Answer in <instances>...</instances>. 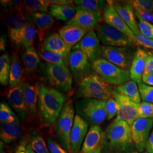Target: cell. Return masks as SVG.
I'll return each instance as SVG.
<instances>
[{
    "mask_svg": "<svg viewBox=\"0 0 153 153\" xmlns=\"http://www.w3.org/2000/svg\"><path fill=\"white\" fill-rule=\"evenodd\" d=\"M25 82L22 81L16 87L11 88L6 93V99L13 109L15 111L21 121L27 119L29 112L23 94V88Z\"/></svg>",
    "mask_w": 153,
    "mask_h": 153,
    "instance_id": "13",
    "label": "cell"
},
{
    "mask_svg": "<svg viewBox=\"0 0 153 153\" xmlns=\"http://www.w3.org/2000/svg\"><path fill=\"white\" fill-rule=\"evenodd\" d=\"M6 43V37L5 35H2L0 39V49L1 51H5Z\"/></svg>",
    "mask_w": 153,
    "mask_h": 153,
    "instance_id": "51",
    "label": "cell"
},
{
    "mask_svg": "<svg viewBox=\"0 0 153 153\" xmlns=\"http://www.w3.org/2000/svg\"><path fill=\"white\" fill-rule=\"evenodd\" d=\"M3 16L9 31V37L30 23L26 15L23 13L22 8L10 9L3 14Z\"/></svg>",
    "mask_w": 153,
    "mask_h": 153,
    "instance_id": "20",
    "label": "cell"
},
{
    "mask_svg": "<svg viewBox=\"0 0 153 153\" xmlns=\"http://www.w3.org/2000/svg\"><path fill=\"white\" fill-rule=\"evenodd\" d=\"M91 64L92 71L111 85L118 86L131 79L129 71L120 68L102 57H99Z\"/></svg>",
    "mask_w": 153,
    "mask_h": 153,
    "instance_id": "5",
    "label": "cell"
},
{
    "mask_svg": "<svg viewBox=\"0 0 153 153\" xmlns=\"http://www.w3.org/2000/svg\"><path fill=\"white\" fill-rule=\"evenodd\" d=\"M138 26L139 31L143 35L148 38L153 40V25L139 20Z\"/></svg>",
    "mask_w": 153,
    "mask_h": 153,
    "instance_id": "42",
    "label": "cell"
},
{
    "mask_svg": "<svg viewBox=\"0 0 153 153\" xmlns=\"http://www.w3.org/2000/svg\"><path fill=\"white\" fill-rule=\"evenodd\" d=\"M1 153H6L4 149V144L2 141L1 142Z\"/></svg>",
    "mask_w": 153,
    "mask_h": 153,
    "instance_id": "53",
    "label": "cell"
},
{
    "mask_svg": "<svg viewBox=\"0 0 153 153\" xmlns=\"http://www.w3.org/2000/svg\"><path fill=\"white\" fill-rule=\"evenodd\" d=\"M22 67L18 57L13 55L11 57V68L9 76V85L10 88L16 87L22 82Z\"/></svg>",
    "mask_w": 153,
    "mask_h": 153,
    "instance_id": "31",
    "label": "cell"
},
{
    "mask_svg": "<svg viewBox=\"0 0 153 153\" xmlns=\"http://www.w3.org/2000/svg\"><path fill=\"white\" fill-rule=\"evenodd\" d=\"M44 49L61 55L69 56L71 48L66 43L59 33H52L44 40Z\"/></svg>",
    "mask_w": 153,
    "mask_h": 153,
    "instance_id": "23",
    "label": "cell"
},
{
    "mask_svg": "<svg viewBox=\"0 0 153 153\" xmlns=\"http://www.w3.org/2000/svg\"><path fill=\"white\" fill-rule=\"evenodd\" d=\"M36 31L31 23L22 28L18 33L9 37L11 42L19 47L26 49L33 46L36 35Z\"/></svg>",
    "mask_w": 153,
    "mask_h": 153,
    "instance_id": "25",
    "label": "cell"
},
{
    "mask_svg": "<svg viewBox=\"0 0 153 153\" xmlns=\"http://www.w3.org/2000/svg\"><path fill=\"white\" fill-rule=\"evenodd\" d=\"M115 86L111 85L95 73L83 78L79 82L78 95L82 98L106 101L114 98Z\"/></svg>",
    "mask_w": 153,
    "mask_h": 153,
    "instance_id": "3",
    "label": "cell"
},
{
    "mask_svg": "<svg viewBox=\"0 0 153 153\" xmlns=\"http://www.w3.org/2000/svg\"><path fill=\"white\" fill-rule=\"evenodd\" d=\"M50 5H65L73 4L74 1L71 0H48Z\"/></svg>",
    "mask_w": 153,
    "mask_h": 153,
    "instance_id": "48",
    "label": "cell"
},
{
    "mask_svg": "<svg viewBox=\"0 0 153 153\" xmlns=\"http://www.w3.org/2000/svg\"><path fill=\"white\" fill-rule=\"evenodd\" d=\"M148 57V52L138 47L135 52L129 69L131 79L136 82L138 85L142 83V76Z\"/></svg>",
    "mask_w": 153,
    "mask_h": 153,
    "instance_id": "21",
    "label": "cell"
},
{
    "mask_svg": "<svg viewBox=\"0 0 153 153\" xmlns=\"http://www.w3.org/2000/svg\"><path fill=\"white\" fill-rule=\"evenodd\" d=\"M136 49L134 47H116L101 45L100 56L124 70L129 71Z\"/></svg>",
    "mask_w": 153,
    "mask_h": 153,
    "instance_id": "8",
    "label": "cell"
},
{
    "mask_svg": "<svg viewBox=\"0 0 153 153\" xmlns=\"http://www.w3.org/2000/svg\"><path fill=\"white\" fill-rule=\"evenodd\" d=\"M26 150H27V153H36L33 150V149H32V148H31V146H30L29 144L27 145Z\"/></svg>",
    "mask_w": 153,
    "mask_h": 153,
    "instance_id": "52",
    "label": "cell"
},
{
    "mask_svg": "<svg viewBox=\"0 0 153 153\" xmlns=\"http://www.w3.org/2000/svg\"><path fill=\"white\" fill-rule=\"evenodd\" d=\"M147 153V152H145V153Z\"/></svg>",
    "mask_w": 153,
    "mask_h": 153,
    "instance_id": "55",
    "label": "cell"
},
{
    "mask_svg": "<svg viewBox=\"0 0 153 153\" xmlns=\"http://www.w3.org/2000/svg\"><path fill=\"white\" fill-rule=\"evenodd\" d=\"M95 33L99 41L106 46L116 47H134L136 44L126 35L106 23L98 25Z\"/></svg>",
    "mask_w": 153,
    "mask_h": 153,
    "instance_id": "9",
    "label": "cell"
},
{
    "mask_svg": "<svg viewBox=\"0 0 153 153\" xmlns=\"http://www.w3.org/2000/svg\"><path fill=\"white\" fill-rule=\"evenodd\" d=\"M105 101L82 98L75 103L76 114L91 126H99L107 119Z\"/></svg>",
    "mask_w": 153,
    "mask_h": 153,
    "instance_id": "6",
    "label": "cell"
},
{
    "mask_svg": "<svg viewBox=\"0 0 153 153\" xmlns=\"http://www.w3.org/2000/svg\"><path fill=\"white\" fill-rule=\"evenodd\" d=\"M1 4L4 7L10 9H18L23 8V1L20 0L1 1Z\"/></svg>",
    "mask_w": 153,
    "mask_h": 153,
    "instance_id": "46",
    "label": "cell"
},
{
    "mask_svg": "<svg viewBox=\"0 0 153 153\" xmlns=\"http://www.w3.org/2000/svg\"><path fill=\"white\" fill-rule=\"evenodd\" d=\"M22 134L20 124H1L0 138L2 141L10 143L15 141Z\"/></svg>",
    "mask_w": 153,
    "mask_h": 153,
    "instance_id": "30",
    "label": "cell"
},
{
    "mask_svg": "<svg viewBox=\"0 0 153 153\" xmlns=\"http://www.w3.org/2000/svg\"><path fill=\"white\" fill-rule=\"evenodd\" d=\"M75 110L72 100H68L61 111L54 127V136L57 142L69 153H71L70 135L76 116Z\"/></svg>",
    "mask_w": 153,
    "mask_h": 153,
    "instance_id": "4",
    "label": "cell"
},
{
    "mask_svg": "<svg viewBox=\"0 0 153 153\" xmlns=\"http://www.w3.org/2000/svg\"><path fill=\"white\" fill-rule=\"evenodd\" d=\"M148 57L143 75H148L153 73V51L148 52Z\"/></svg>",
    "mask_w": 153,
    "mask_h": 153,
    "instance_id": "47",
    "label": "cell"
},
{
    "mask_svg": "<svg viewBox=\"0 0 153 153\" xmlns=\"http://www.w3.org/2000/svg\"><path fill=\"white\" fill-rule=\"evenodd\" d=\"M89 124L79 115L76 114L70 135L71 153H79L88 134Z\"/></svg>",
    "mask_w": 153,
    "mask_h": 153,
    "instance_id": "17",
    "label": "cell"
},
{
    "mask_svg": "<svg viewBox=\"0 0 153 153\" xmlns=\"http://www.w3.org/2000/svg\"><path fill=\"white\" fill-rule=\"evenodd\" d=\"M114 98L117 103L118 112L115 120L124 121L131 126L138 119V104L126 96L115 92Z\"/></svg>",
    "mask_w": 153,
    "mask_h": 153,
    "instance_id": "12",
    "label": "cell"
},
{
    "mask_svg": "<svg viewBox=\"0 0 153 153\" xmlns=\"http://www.w3.org/2000/svg\"><path fill=\"white\" fill-rule=\"evenodd\" d=\"M74 2L79 8L99 13L105 9L107 4L105 1L102 0H76Z\"/></svg>",
    "mask_w": 153,
    "mask_h": 153,
    "instance_id": "34",
    "label": "cell"
},
{
    "mask_svg": "<svg viewBox=\"0 0 153 153\" xmlns=\"http://www.w3.org/2000/svg\"><path fill=\"white\" fill-rule=\"evenodd\" d=\"M39 55L42 59L45 61L47 63L57 65H66V62L68 61L69 57L46 51L43 47H42L39 51Z\"/></svg>",
    "mask_w": 153,
    "mask_h": 153,
    "instance_id": "36",
    "label": "cell"
},
{
    "mask_svg": "<svg viewBox=\"0 0 153 153\" xmlns=\"http://www.w3.org/2000/svg\"><path fill=\"white\" fill-rule=\"evenodd\" d=\"M11 61L8 54L5 53L0 57V82L2 85L9 84Z\"/></svg>",
    "mask_w": 153,
    "mask_h": 153,
    "instance_id": "37",
    "label": "cell"
},
{
    "mask_svg": "<svg viewBox=\"0 0 153 153\" xmlns=\"http://www.w3.org/2000/svg\"><path fill=\"white\" fill-rule=\"evenodd\" d=\"M115 91L117 94L126 96L136 103H141V98L138 85L132 80H129L120 86H115Z\"/></svg>",
    "mask_w": 153,
    "mask_h": 153,
    "instance_id": "29",
    "label": "cell"
},
{
    "mask_svg": "<svg viewBox=\"0 0 153 153\" xmlns=\"http://www.w3.org/2000/svg\"><path fill=\"white\" fill-rule=\"evenodd\" d=\"M22 5L28 13L46 12L51 6L48 0H25Z\"/></svg>",
    "mask_w": 153,
    "mask_h": 153,
    "instance_id": "35",
    "label": "cell"
},
{
    "mask_svg": "<svg viewBox=\"0 0 153 153\" xmlns=\"http://www.w3.org/2000/svg\"><path fill=\"white\" fill-rule=\"evenodd\" d=\"M100 45L99 39L95 31H90L76 44L73 51H79L86 56L91 63L100 55Z\"/></svg>",
    "mask_w": 153,
    "mask_h": 153,
    "instance_id": "14",
    "label": "cell"
},
{
    "mask_svg": "<svg viewBox=\"0 0 153 153\" xmlns=\"http://www.w3.org/2000/svg\"><path fill=\"white\" fill-rule=\"evenodd\" d=\"M111 2L115 10L135 35V33L139 31V29L135 19L134 11L130 1H111Z\"/></svg>",
    "mask_w": 153,
    "mask_h": 153,
    "instance_id": "22",
    "label": "cell"
},
{
    "mask_svg": "<svg viewBox=\"0 0 153 153\" xmlns=\"http://www.w3.org/2000/svg\"><path fill=\"white\" fill-rule=\"evenodd\" d=\"M101 18V13L88 11L76 6L75 16L71 21L66 22V25H75L90 32L93 31V28L97 26Z\"/></svg>",
    "mask_w": 153,
    "mask_h": 153,
    "instance_id": "18",
    "label": "cell"
},
{
    "mask_svg": "<svg viewBox=\"0 0 153 153\" xmlns=\"http://www.w3.org/2000/svg\"><path fill=\"white\" fill-rule=\"evenodd\" d=\"M47 147L50 153H69L58 142L52 138H48L47 139Z\"/></svg>",
    "mask_w": 153,
    "mask_h": 153,
    "instance_id": "43",
    "label": "cell"
},
{
    "mask_svg": "<svg viewBox=\"0 0 153 153\" xmlns=\"http://www.w3.org/2000/svg\"><path fill=\"white\" fill-rule=\"evenodd\" d=\"M135 36L138 42L139 45H141L143 47L147 48L149 49H152L153 51V40L148 38L143 35L140 31L135 33Z\"/></svg>",
    "mask_w": 153,
    "mask_h": 153,
    "instance_id": "45",
    "label": "cell"
},
{
    "mask_svg": "<svg viewBox=\"0 0 153 153\" xmlns=\"http://www.w3.org/2000/svg\"><path fill=\"white\" fill-rule=\"evenodd\" d=\"M71 73L76 80H81L89 75L91 64L86 56L79 51H72L68 57Z\"/></svg>",
    "mask_w": 153,
    "mask_h": 153,
    "instance_id": "15",
    "label": "cell"
},
{
    "mask_svg": "<svg viewBox=\"0 0 153 153\" xmlns=\"http://www.w3.org/2000/svg\"><path fill=\"white\" fill-rule=\"evenodd\" d=\"M145 149L148 153H153V131L151 132L150 137L146 143Z\"/></svg>",
    "mask_w": 153,
    "mask_h": 153,
    "instance_id": "49",
    "label": "cell"
},
{
    "mask_svg": "<svg viewBox=\"0 0 153 153\" xmlns=\"http://www.w3.org/2000/svg\"><path fill=\"white\" fill-rule=\"evenodd\" d=\"M138 153V152H133V153Z\"/></svg>",
    "mask_w": 153,
    "mask_h": 153,
    "instance_id": "54",
    "label": "cell"
},
{
    "mask_svg": "<svg viewBox=\"0 0 153 153\" xmlns=\"http://www.w3.org/2000/svg\"><path fill=\"white\" fill-rule=\"evenodd\" d=\"M0 121L1 124H20L19 117L10 107L4 102L0 104Z\"/></svg>",
    "mask_w": 153,
    "mask_h": 153,
    "instance_id": "33",
    "label": "cell"
},
{
    "mask_svg": "<svg viewBox=\"0 0 153 153\" xmlns=\"http://www.w3.org/2000/svg\"><path fill=\"white\" fill-rule=\"evenodd\" d=\"M29 145L36 153H50L43 138L38 131L32 129L28 133Z\"/></svg>",
    "mask_w": 153,
    "mask_h": 153,
    "instance_id": "32",
    "label": "cell"
},
{
    "mask_svg": "<svg viewBox=\"0 0 153 153\" xmlns=\"http://www.w3.org/2000/svg\"><path fill=\"white\" fill-rule=\"evenodd\" d=\"M103 18L105 23L124 33L129 38L131 39L136 45H139L136 36L117 11L115 10L111 1H107Z\"/></svg>",
    "mask_w": 153,
    "mask_h": 153,
    "instance_id": "16",
    "label": "cell"
},
{
    "mask_svg": "<svg viewBox=\"0 0 153 153\" xmlns=\"http://www.w3.org/2000/svg\"><path fill=\"white\" fill-rule=\"evenodd\" d=\"M107 142L105 132L99 126H91L82 144L81 153H102Z\"/></svg>",
    "mask_w": 153,
    "mask_h": 153,
    "instance_id": "11",
    "label": "cell"
},
{
    "mask_svg": "<svg viewBox=\"0 0 153 153\" xmlns=\"http://www.w3.org/2000/svg\"><path fill=\"white\" fill-rule=\"evenodd\" d=\"M36 86L38 92V111L43 126L53 124L65 103L64 94L47 86L44 83L37 82Z\"/></svg>",
    "mask_w": 153,
    "mask_h": 153,
    "instance_id": "1",
    "label": "cell"
},
{
    "mask_svg": "<svg viewBox=\"0 0 153 153\" xmlns=\"http://www.w3.org/2000/svg\"><path fill=\"white\" fill-rule=\"evenodd\" d=\"M105 110L107 113V119L111 120L117 114V103L114 98H110L105 101Z\"/></svg>",
    "mask_w": 153,
    "mask_h": 153,
    "instance_id": "41",
    "label": "cell"
},
{
    "mask_svg": "<svg viewBox=\"0 0 153 153\" xmlns=\"http://www.w3.org/2000/svg\"><path fill=\"white\" fill-rule=\"evenodd\" d=\"M49 11L52 16L60 21L67 22L71 21L75 16L76 6L73 4L65 5H52L50 6Z\"/></svg>",
    "mask_w": 153,
    "mask_h": 153,
    "instance_id": "27",
    "label": "cell"
},
{
    "mask_svg": "<svg viewBox=\"0 0 153 153\" xmlns=\"http://www.w3.org/2000/svg\"><path fill=\"white\" fill-rule=\"evenodd\" d=\"M88 33L85 29L75 25H66L59 31L61 37L71 48L81 41Z\"/></svg>",
    "mask_w": 153,
    "mask_h": 153,
    "instance_id": "24",
    "label": "cell"
},
{
    "mask_svg": "<svg viewBox=\"0 0 153 153\" xmlns=\"http://www.w3.org/2000/svg\"><path fill=\"white\" fill-rule=\"evenodd\" d=\"M134 10H141L153 13V1L133 0L130 1Z\"/></svg>",
    "mask_w": 153,
    "mask_h": 153,
    "instance_id": "40",
    "label": "cell"
},
{
    "mask_svg": "<svg viewBox=\"0 0 153 153\" xmlns=\"http://www.w3.org/2000/svg\"><path fill=\"white\" fill-rule=\"evenodd\" d=\"M26 15L29 22L35 28L40 41H44L46 33L55 22L53 16L45 12L27 13Z\"/></svg>",
    "mask_w": 153,
    "mask_h": 153,
    "instance_id": "19",
    "label": "cell"
},
{
    "mask_svg": "<svg viewBox=\"0 0 153 153\" xmlns=\"http://www.w3.org/2000/svg\"><path fill=\"white\" fill-rule=\"evenodd\" d=\"M39 74L44 84L60 93H69L72 89L73 76L66 65L43 63Z\"/></svg>",
    "mask_w": 153,
    "mask_h": 153,
    "instance_id": "2",
    "label": "cell"
},
{
    "mask_svg": "<svg viewBox=\"0 0 153 153\" xmlns=\"http://www.w3.org/2000/svg\"><path fill=\"white\" fill-rule=\"evenodd\" d=\"M138 118L153 119V104L141 102L138 104Z\"/></svg>",
    "mask_w": 153,
    "mask_h": 153,
    "instance_id": "39",
    "label": "cell"
},
{
    "mask_svg": "<svg viewBox=\"0 0 153 153\" xmlns=\"http://www.w3.org/2000/svg\"><path fill=\"white\" fill-rule=\"evenodd\" d=\"M142 80V83L149 86H153V73L143 76Z\"/></svg>",
    "mask_w": 153,
    "mask_h": 153,
    "instance_id": "50",
    "label": "cell"
},
{
    "mask_svg": "<svg viewBox=\"0 0 153 153\" xmlns=\"http://www.w3.org/2000/svg\"><path fill=\"white\" fill-rule=\"evenodd\" d=\"M106 138L110 148L116 152H123L131 145V128L126 122L114 120L106 130Z\"/></svg>",
    "mask_w": 153,
    "mask_h": 153,
    "instance_id": "7",
    "label": "cell"
},
{
    "mask_svg": "<svg viewBox=\"0 0 153 153\" xmlns=\"http://www.w3.org/2000/svg\"><path fill=\"white\" fill-rule=\"evenodd\" d=\"M135 16L140 21L153 25V13L141 10H134Z\"/></svg>",
    "mask_w": 153,
    "mask_h": 153,
    "instance_id": "44",
    "label": "cell"
},
{
    "mask_svg": "<svg viewBox=\"0 0 153 153\" xmlns=\"http://www.w3.org/2000/svg\"><path fill=\"white\" fill-rule=\"evenodd\" d=\"M22 62L27 76L35 71L40 63V57L38 52L32 46L27 48L21 56Z\"/></svg>",
    "mask_w": 153,
    "mask_h": 153,
    "instance_id": "28",
    "label": "cell"
},
{
    "mask_svg": "<svg viewBox=\"0 0 153 153\" xmlns=\"http://www.w3.org/2000/svg\"><path fill=\"white\" fill-rule=\"evenodd\" d=\"M23 94L29 114L36 116L38 112V92L36 85L33 86L28 82L25 83L23 88Z\"/></svg>",
    "mask_w": 153,
    "mask_h": 153,
    "instance_id": "26",
    "label": "cell"
},
{
    "mask_svg": "<svg viewBox=\"0 0 153 153\" xmlns=\"http://www.w3.org/2000/svg\"><path fill=\"white\" fill-rule=\"evenodd\" d=\"M138 85L142 101L153 104V86H149L143 83Z\"/></svg>",
    "mask_w": 153,
    "mask_h": 153,
    "instance_id": "38",
    "label": "cell"
},
{
    "mask_svg": "<svg viewBox=\"0 0 153 153\" xmlns=\"http://www.w3.org/2000/svg\"><path fill=\"white\" fill-rule=\"evenodd\" d=\"M153 126V119L143 118H138L131 126L132 140L139 153L146 148Z\"/></svg>",
    "mask_w": 153,
    "mask_h": 153,
    "instance_id": "10",
    "label": "cell"
}]
</instances>
